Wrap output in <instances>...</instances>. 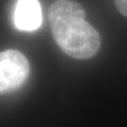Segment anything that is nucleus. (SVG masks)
I'll use <instances>...</instances> for the list:
<instances>
[{
  "label": "nucleus",
  "instance_id": "f257e3e1",
  "mask_svg": "<svg viewBox=\"0 0 127 127\" xmlns=\"http://www.w3.org/2000/svg\"><path fill=\"white\" fill-rule=\"evenodd\" d=\"M51 31L59 48L69 57L87 59L101 47L98 31L86 21L85 9L73 0H57L48 11Z\"/></svg>",
  "mask_w": 127,
  "mask_h": 127
},
{
  "label": "nucleus",
  "instance_id": "f03ea898",
  "mask_svg": "<svg viewBox=\"0 0 127 127\" xmlns=\"http://www.w3.org/2000/svg\"><path fill=\"white\" fill-rule=\"evenodd\" d=\"M29 62L21 52L9 49L0 52V94L19 89L29 73Z\"/></svg>",
  "mask_w": 127,
  "mask_h": 127
},
{
  "label": "nucleus",
  "instance_id": "7ed1b4c3",
  "mask_svg": "<svg viewBox=\"0 0 127 127\" xmlns=\"http://www.w3.org/2000/svg\"><path fill=\"white\" fill-rule=\"evenodd\" d=\"M42 22L39 0H18L14 11V23L21 31H34Z\"/></svg>",
  "mask_w": 127,
  "mask_h": 127
},
{
  "label": "nucleus",
  "instance_id": "20e7f679",
  "mask_svg": "<svg viewBox=\"0 0 127 127\" xmlns=\"http://www.w3.org/2000/svg\"><path fill=\"white\" fill-rule=\"evenodd\" d=\"M115 5L119 11L127 17V0H115Z\"/></svg>",
  "mask_w": 127,
  "mask_h": 127
}]
</instances>
